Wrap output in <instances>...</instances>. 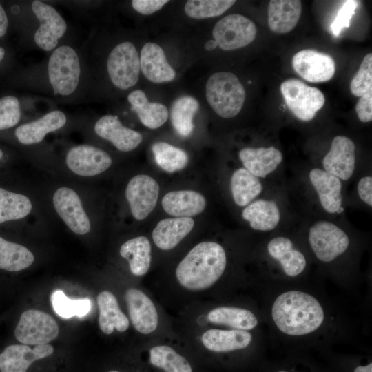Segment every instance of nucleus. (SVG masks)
<instances>
[{
	"instance_id": "obj_53",
	"label": "nucleus",
	"mask_w": 372,
	"mask_h": 372,
	"mask_svg": "<svg viewBox=\"0 0 372 372\" xmlns=\"http://www.w3.org/2000/svg\"><path fill=\"white\" fill-rule=\"evenodd\" d=\"M278 372H287V371H278Z\"/></svg>"
},
{
	"instance_id": "obj_25",
	"label": "nucleus",
	"mask_w": 372,
	"mask_h": 372,
	"mask_svg": "<svg viewBox=\"0 0 372 372\" xmlns=\"http://www.w3.org/2000/svg\"><path fill=\"white\" fill-rule=\"evenodd\" d=\"M194 221L189 217H175L160 220L152 231V238L157 247L170 250L192 230Z\"/></svg>"
},
{
	"instance_id": "obj_48",
	"label": "nucleus",
	"mask_w": 372,
	"mask_h": 372,
	"mask_svg": "<svg viewBox=\"0 0 372 372\" xmlns=\"http://www.w3.org/2000/svg\"><path fill=\"white\" fill-rule=\"evenodd\" d=\"M354 372H372V363L366 366H360L355 368Z\"/></svg>"
},
{
	"instance_id": "obj_9",
	"label": "nucleus",
	"mask_w": 372,
	"mask_h": 372,
	"mask_svg": "<svg viewBox=\"0 0 372 372\" xmlns=\"http://www.w3.org/2000/svg\"><path fill=\"white\" fill-rule=\"evenodd\" d=\"M107 69L112 83L118 88L127 90L136 84L140 74V58L130 41L116 45L110 53Z\"/></svg>"
},
{
	"instance_id": "obj_29",
	"label": "nucleus",
	"mask_w": 372,
	"mask_h": 372,
	"mask_svg": "<svg viewBox=\"0 0 372 372\" xmlns=\"http://www.w3.org/2000/svg\"><path fill=\"white\" fill-rule=\"evenodd\" d=\"M99 309V325L106 335L113 333L114 329L119 332L127 330L130 322L122 312L115 296L109 291H103L97 296Z\"/></svg>"
},
{
	"instance_id": "obj_1",
	"label": "nucleus",
	"mask_w": 372,
	"mask_h": 372,
	"mask_svg": "<svg viewBox=\"0 0 372 372\" xmlns=\"http://www.w3.org/2000/svg\"><path fill=\"white\" fill-rule=\"evenodd\" d=\"M41 191L52 217L77 236L92 233L95 224L87 184L52 176Z\"/></svg>"
},
{
	"instance_id": "obj_2",
	"label": "nucleus",
	"mask_w": 372,
	"mask_h": 372,
	"mask_svg": "<svg viewBox=\"0 0 372 372\" xmlns=\"http://www.w3.org/2000/svg\"><path fill=\"white\" fill-rule=\"evenodd\" d=\"M226 265V254L220 244L202 242L194 246L178 263L176 278L187 290H205L219 280Z\"/></svg>"
},
{
	"instance_id": "obj_16",
	"label": "nucleus",
	"mask_w": 372,
	"mask_h": 372,
	"mask_svg": "<svg viewBox=\"0 0 372 372\" xmlns=\"http://www.w3.org/2000/svg\"><path fill=\"white\" fill-rule=\"evenodd\" d=\"M125 298L131 322L139 333L147 335L154 332L158 324V315L152 300L141 290L129 288Z\"/></svg>"
},
{
	"instance_id": "obj_19",
	"label": "nucleus",
	"mask_w": 372,
	"mask_h": 372,
	"mask_svg": "<svg viewBox=\"0 0 372 372\" xmlns=\"http://www.w3.org/2000/svg\"><path fill=\"white\" fill-rule=\"evenodd\" d=\"M54 352L49 344L33 348L23 344L9 345L0 353V371L26 372L32 362L51 356Z\"/></svg>"
},
{
	"instance_id": "obj_14",
	"label": "nucleus",
	"mask_w": 372,
	"mask_h": 372,
	"mask_svg": "<svg viewBox=\"0 0 372 372\" xmlns=\"http://www.w3.org/2000/svg\"><path fill=\"white\" fill-rule=\"evenodd\" d=\"M32 10L40 23L34 34V41L40 48L50 51L65 33L66 23L54 8L41 1H32Z\"/></svg>"
},
{
	"instance_id": "obj_34",
	"label": "nucleus",
	"mask_w": 372,
	"mask_h": 372,
	"mask_svg": "<svg viewBox=\"0 0 372 372\" xmlns=\"http://www.w3.org/2000/svg\"><path fill=\"white\" fill-rule=\"evenodd\" d=\"M207 320L211 323L229 326L237 330H250L258 319L249 310L233 307H219L209 311Z\"/></svg>"
},
{
	"instance_id": "obj_30",
	"label": "nucleus",
	"mask_w": 372,
	"mask_h": 372,
	"mask_svg": "<svg viewBox=\"0 0 372 372\" xmlns=\"http://www.w3.org/2000/svg\"><path fill=\"white\" fill-rule=\"evenodd\" d=\"M127 100L132 110L136 113L145 127L156 129L167 121L169 116L167 107L160 103L149 102L143 90L132 91L129 94Z\"/></svg>"
},
{
	"instance_id": "obj_35",
	"label": "nucleus",
	"mask_w": 372,
	"mask_h": 372,
	"mask_svg": "<svg viewBox=\"0 0 372 372\" xmlns=\"http://www.w3.org/2000/svg\"><path fill=\"white\" fill-rule=\"evenodd\" d=\"M230 187L235 203L240 207L249 204L262 189L258 178L242 167L233 173Z\"/></svg>"
},
{
	"instance_id": "obj_17",
	"label": "nucleus",
	"mask_w": 372,
	"mask_h": 372,
	"mask_svg": "<svg viewBox=\"0 0 372 372\" xmlns=\"http://www.w3.org/2000/svg\"><path fill=\"white\" fill-rule=\"evenodd\" d=\"M355 145L345 136H335L322 160L324 170L340 180H347L355 169Z\"/></svg>"
},
{
	"instance_id": "obj_47",
	"label": "nucleus",
	"mask_w": 372,
	"mask_h": 372,
	"mask_svg": "<svg viewBox=\"0 0 372 372\" xmlns=\"http://www.w3.org/2000/svg\"><path fill=\"white\" fill-rule=\"evenodd\" d=\"M8 25V21L6 13L0 4V37L6 34Z\"/></svg>"
},
{
	"instance_id": "obj_24",
	"label": "nucleus",
	"mask_w": 372,
	"mask_h": 372,
	"mask_svg": "<svg viewBox=\"0 0 372 372\" xmlns=\"http://www.w3.org/2000/svg\"><path fill=\"white\" fill-rule=\"evenodd\" d=\"M164 211L174 217H189L202 213L206 206L205 197L193 190L172 191L162 198Z\"/></svg>"
},
{
	"instance_id": "obj_7",
	"label": "nucleus",
	"mask_w": 372,
	"mask_h": 372,
	"mask_svg": "<svg viewBox=\"0 0 372 372\" xmlns=\"http://www.w3.org/2000/svg\"><path fill=\"white\" fill-rule=\"evenodd\" d=\"M48 72L55 94L68 96L73 93L78 86L81 74L76 51L68 45L57 48L49 59Z\"/></svg>"
},
{
	"instance_id": "obj_36",
	"label": "nucleus",
	"mask_w": 372,
	"mask_h": 372,
	"mask_svg": "<svg viewBox=\"0 0 372 372\" xmlns=\"http://www.w3.org/2000/svg\"><path fill=\"white\" fill-rule=\"evenodd\" d=\"M198 110V101L190 96H183L176 99L170 110V120L175 131L186 137L193 131V117Z\"/></svg>"
},
{
	"instance_id": "obj_52",
	"label": "nucleus",
	"mask_w": 372,
	"mask_h": 372,
	"mask_svg": "<svg viewBox=\"0 0 372 372\" xmlns=\"http://www.w3.org/2000/svg\"><path fill=\"white\" fill-rule=\"evenodd\" d=\"M107 372H121V371L117 369H110L107 371Z\"/></svg>"
},
{
	"instance_id": "obj_44",
	"label": "nucleus",
	"mask_w": 372,
	"mask_h": 372,
	"mask_svg": "<svg viewBox=\"0 0 372 372\" xmlns=\"http://www.w3.org/2000/svg\"><path fill=\"white\" fill-rule=\"evenodd\" d=\"M355 110L360 121L368 123L372 121V88L360 97Z\"/></svg>"
},
{
	"instance_id": "obj_5",
	"label": "nucleus",
	"mask_w": 372,
	"mask_h": 372,
	"mask_svg": "<svg viewBox=\"0 0 372 372\" xmlns=\"http://www.w3.org/2000/svg\"><path fill=\"white\" fill-rule=\"evenodd\" d=\"M52 216L41 191H12L0 187V225L8 222H29L32 226L50 225Z\"/></svg>"
},
{
	"instance_id": "obj_4",
	"label": "nucleus",
	"mask_w": 372,
	"mask_h": 372,
	"mask_svg": "<svg viewBox=\"0 0 372 372\" xmlns=\"http://www.w3.org/2000/svg\"><path fill=\"white\" fill-rule=\"evenodd\" d=\"M112 163V157L105 150L81 144L71 147L61 161L50 167L48 172L54 177L87 184L109 170Z\"/></svg>"
},
{
	"instance_id": "obj_31",
	"label": "nucleus",
	"mask_w": 372,
	"mask_h": 372,
	"mask_svg": "<svg viewBox=\"0 0 372 372\" xmlns=\"http://www.w3.org/2000/svg\"><path fill=\"white\" fill-rule=\"evenodd\" d=\"M151 250L149 240L145 236H140L124 242L119 248V254L127 261L133 275L142 276L149 269Z\"/></svg>"
},
{
	"instance_id": "obj_22",
	"label": "nucleus",
	"mask_w": 372,
	"mask_h": 372,
	"mask_svg": "<svg viewBox=\"0 0 372 372\" xmlns=\"http://www.w3.org/2000/svg\"><path fill=\"white\" fill-rule=\"evenodd\" d=\"M309 176L323 209L329 214L338 213L342 202L341 180L319 168L311 169Z\"/></svg>"
},
{
	"instance_id": "obj_38",
	"label": "nucleus",
	"mask_w": 372,
	"mask_h": 372,
	"mask_svg": "<svg viewBox=\"0 0 372 372\" xmlns=\"http://www.w3.org/2000/svg\"><path fill=\"white\" fill-rule=\"evenodd\" d=\"M156 164L169 173L183 169L187 165V153L176 146L165 142H157L152 146Z\"/></svg>"
},
{
	"instance_id": "obj_46",
	"label": "nucleus",
	"mask_w": 372,
	"mask_h": 372,
	"mask_svg": "<svg viewBox=\"0 0 372 372\" xmlns=\"http://www.w3.org/2000/svg\"><path fill=\"white\" fill-rule=\"evenodd\" d=\"M358 192L360 199L372 206V177L367 176L362 178L358 183Z\"/></svg>"
},
{
	"instance_id": "obj_39",
	"label": "nucleus",
	"mask_w": 372,
	"mask_h": 372,
	"mask_svg": "<svg viewBox=\"0 0 372 372\" xmlns=\"http://www.w3.org/2000/svg\"><path fill=\"white\" fill-rule=\"evenodd\" d=\"M51 302L55 313L65 319L74 316H85L91 309V302L88 298L72 300L61 290H56L52 293Z\"/></svg>"
},
{
	"instance_id": "obj_50",
	"label": "nucleus",
	"mask_w": 372,
	"mask_h": 372,
	"mask_svg": "<svg viewBox=\"0 0 372 372\" xmlns=\"http://www.w3.org/2000/svg\"><path fill=\"white\" fill-rule=\"evenodd\" d=\"M5 55V50L3 48L0 47V62L3 59Z\"/></svg>"
},
{
	"instance_id": "obj_11",
	"label": "nucleus",
	"mask_w": 372,
	"mask_h": 372,
	"mask_svg": "<svg viewBox=\"0 0 372 372\" xmlns=\"http://www.w3.org/2000/svg\"><path fill=\"white\" fill-rule=\"evenodd\" d=\"M59 332V325L50 314L28 309L21 315L14 335L23 344L35 346L48 344L57 337Z\"/></svg>"
},
{
	"instance_id": "obj_49",
	"label": "nucleus",
	"mask_w": 372,
	"mask_h": 372,
	"mask_svg": "<svg viewBox=\"0 0 372 372\" xmlns=\"http://www.w3.org/2000/svg\"><path fill=\"white\" fill-rule=\"evenodd\" d=\"M218 46L217 43L214 40H209L205 44V48L206 50L211 51L215 49Z\"/></svg>"
},
{
	"instance_id": "obj_13",
	"label": "nucleus",
	"mask_w": 372,
	"mask_h": 372,
	"mask_svg": "<svg viewBox=\"0 0 372 372\" xmlns=\"http://www.w3.org/2000/svg\"><path fill=\"white\" fill-rule=\"evenodd\" d=\"M158 195V183L146 174L132 177L125 189V197L130 213L137 220H144L154 210Z\"/></svg>"
},
{
	"instance_id": "obj_26",
	"label": "nucleus",
	"mask_w": 372,
	"mask_h": 372,
	"mask_svg": "<svg viewBox=\"0 0 372 372\" xmlns=\"http://www.w3.org/2000/svg\"><path fill=\"white\" fill-rule=\"evenodd\" d=\"M302 13L299 0H271L268 6V25L277 34L291 32L298 24Z\"/></svg>"
},
{
	"instance_id": "obj_41",
	"label": "nucleus",
	"mask_w": 372,
	"mask_h": 372,
	"mask_svg": "<svg viewBox=\"0 0 372 372\" xmlns=\"http://www.w3.org/2000/svg\"><path fill=\"white\" fill-rule=\"evenodd\" d=\"M351 92L355 96H362L372 88V54H367L363 59L358 72L352 79Z\"/></svg>"
},
{
	"instance_id": "obj_28",
	"label": "nucleus",
	"mask_w": 372,
	"mask_h": 372,
	"mask_svg": "<svg viewBox=\"0 0 372 372\" xmlns=\"http://www.w3.org/2000/svg\"><path fill=\"white\" fill-rule=\"evenodd\" d=\"M269 255L281 265L286 275L297 276L305 269L307 261L304 256L294 249L291 240L286 237L272 238L267 245Z\"/></svg>"
},
{
	"instance_id": "obj_40",
	"label": "nucleus",
	"mask_w": 372,
	"mask_h": 372,
	"mask_svg": "<svg viewBox=\"0 0 372 372\" xmlns=\"http://www.w3.org/2000/svg\"><path fill=\"white\" fill-rule=\"evenodd\" d=\"M234 0H189L185 6V14L193 19H202L221 15L231 7Z\"/></svg>"
},
{
	"instance_id": "obj_8",
	"label": "nucleus",
	"mask_w": 372,
	"mask_h": 372,
	"mask_svg": "<svg viewBox=\"0 0 372 372\" xmlns=\"http://www.w3.org/2000/svg\"><path fill=\"white\" fill-rule=\"evenodd\" d=\"M280 92L288 108L303 121L312 120L325 103L324 96L319 89L296 79L284 81Z\"/></svg>"
},
{
	"instance_id": "obj_15",
	"label": "nucleus",
	"mask_w": 372,
	"mask_h": 372,
	"mask_svg": "<svg viewBox=\"0 0 372 372\" xmlns=\"http://www.w3.org/2000/svg\"><path fill=\"white\" fill-rule=\"evenodd\" d=\"M291 62L296 72L311 83L328 81L335 74V64L333 58L314 50L298 52L293 56Z\"/></svg>"
},
{
	"instance_id": "obj_42",
	"label": "nucleus",
	"mask_w": 372,
	"mask_h": 372,
	"mask_svg": "<svg viewBox=\"0 0 372 372\" xmlns=\"http://www.w3.org/2000/svg\"><path fill=\"white\" fill-rule=\"evenodd\" d=\"M21 118L20 104L17 98L6 96L0 99V130L18 124Z\"/></svg>"
},
{
	"instance_id": "obj_45",
	"label": "nucleus",
	"mask_w": 372,
	"mask_h": 372,
	"mask_svg": "<svg viewBox=\"0 0 372 372\" xmlns=\"http://www.w3.org/2000/svg\"><path fill=\"white\" fill-rule=\"evenodd\" d=\"M167 2V0H133L132 6L138 12L149 15L159 10Z\"/></svg>"
},
{
	"instance_id": "obj_12",
	"label": "nucleus",
	"mask_w": 372,
	"mask_h": 372,
	"mask_svg": "<svg viewBox=\"0 0 372 372\" xmlns=\"http://www.w3.org/2000/svg\"><path fill=\"white\" fill-rule=\"evenodd\" d=\"M256 32L255 23L239 14L222 18L212 30L214 41L224 50H234L248 45L255 39Z\"/></svg>"
},
{
	"instance_id": "obj_37",
	"label": "nucleus",
	"mask_w": 372,
	"mask_h": 372,
	"mask_svg": "<svg viewBox=\"0 0 372 372\" xmlns=\"http://www.w3.org/2000/svg\"><path fill=\"white\" fill-rule=\"evenodd\" d=\"M151 364L165 372H193L188 360L167 345H158L149 350Z\"/></svg>"
},
{
	"instance_id": "obj_23",
	"label": "nucleus",
	"mask_w": 372,
	"mask_h": 372,
	"mask_svg": "<svg viewBox=\"0 0 372 372\" xmlns=\"http://www.w3.org/2000/svg\"><path fill=\"white\" fill-rule=\"evenodd\" d=\"M239 158L250 173L265 178L277 169L282 161V154L273 146L245 147L239 152Z\"/></svg>"
},
{
	"instance_id": "obj_33",
	"label": "nucleus",
	"mask_w": 372,
	"mask_h": 372,
	"mask_svg": "<svg viewBox=\"0 0 372 372\" xmlns=\"http://www.w3.org/2000/svg\"><path fill=\"white\" fill-rule=\"evenodd\" d=\"M35 255L26 246L8 240L0 236V269L17 272L31 267Z\"/></svg>"
},
{
	"instance_id": "obj_10",
	"label": "nucleus",
	"mask_w": 372,
	"mask_h": 372,
	"mask_svg": "<svg viewBox=\"0 0 372 372\" xmlns=\"http://www.w3.org/2000/svg\"><path fill=\"white\" fill-rule=\"evenodd\" d=\"M309 242L320 260L329 262L343 254L349 247L347 234L333 223L320 220L311 226Z\"/></svg>"
},
{
	"instance_id": "obj_32",
	"label": "nucleus",
	"mask_w": 372,
	"mask_h": 372,
	"mask_svg": "<svg viewBox=\"0 0 372 372\" xmlns=\"http://www.w3.org/2000/svg\"><path fill=\"white\" fill-rule=\"evenodd\" d=\"M242 217L253 229L267 231L277 227L280 213L274 201L260 199L249 204L242 210Z\"/></svg>"
},
{
	"instance_id": "obj_27",
	"label": "nucleus",
	"mask_w": 372,
	"mask_h": 372,
	"mask_svg": "<svg viewBox=\"0 0 372 372\" xmlns=\"http://www.w3.org/2000/svg\"><path fill=\"white\" fill-rule=\"evenodd\" d=\"M200 340L207 349L223 353L247 348L252 335L243 330L209 329L202 333Z\"/></svg>"
},
{
	"instance_id": "obj_3",
	"label": "nucleus",
	"mask_w": 372,
	"mask_h": 372,
	"mask_svg": "<svg viewBox=\"0 0 372 372\" xmlns=\"http://www.w3.org/2000/svg\"><path fill=\"white\" fill-rule=\"evenodd\" d=\"M278 328L289 335H302L316 331L322 324L324 313L320 302L311 295L289 291L280 295L271 309Z\"/></svg>"
},
{
	"instance_id": "obj_43",
	"label": "nucleus",
	"mask_w": 372,
	"mask_h": 372,
	"mask_svg": "<svg viewBox=\"0 0 372 372\" xmlns=\"http://www.w3.org/2000/svg\"><path fill=\"white\" fill-rule=\"evenodd\" d=\"M358 5V1H347L338 12L331 28L335 36H338L344 28L349 26V22Z\"/></svg>"
},
{
	"instance_id": "obj_18",
	"label": "nucleus",
	"mask_w": 372,
	"mask_h": 372,
	"mask_svg": "<svg viewBox=\"0 0 372 372\" xmlns=\"http://www.w3.org/2000/svg\"><path fill=\"white\" fill-rule=\"evenodd\" d=\"M94 131L100 138L110 141L118 151L135 149L143 140L142 135L124 126L116 116L105 115L94 124Z\"/></svg>"
},
{
	"instance_id": "obj_6",
	"label": "nucleus",
	"mask_w": 372,
	"mask_h": 372,
	"mask_svg": "<svg viewBox=\"0 0 372 372\" xmlns=\"http://www.w3.org/2000/svg\"><path fill=\"white\" fill-rule=\"evenodd\" d=\"M205 94L213 110L225 118L236 116L246 97L245 88L238 77L227 72L214 73L208 79Z\"/></svg>"
},
{
	"instance_id": "obj_21",
	"label": "nucleus",
	"mask_w": 372,
	"mask_h": 372,
	"mask_svg": "<svg viewBox=\"0 0 372 372\" xmlns=\"http://www.w3.org/2000/svg\"><path fill=\"white\" fill-rule=\"evenodd\" d=\"M139 58L141 70L149 81L161 83L174 79L176 72L168 63L163 50L156 43H145Z\"/></svg>"
},
{
	"instance_id": "obj_51",
	"label": "nucleus",
	"mask_w": 372,
	"mask_h": 372,
	"mask_svg": "<svg viewBox=\"0 0 372 372\" xmlns=\"http://www.w3.org/2000/svg\"><path fill=\"white\" fill-rule=\"evenodd\" d=\"M3 157V152L0 149V161L2 160Z\"/></svg>"
},
{
	"instance_id": "obj_20",
	"label": "nucleus",
	"mask_w": 372,
	"mask_h": 372,
	"mask_svg": "<svg viewBox=\"0 0 372 372\" xmlns=\"http://www.w3.org/2000/svg\"><path fill=\"white\" fill-rule=\"evenodd\" d=\"M66 123L67 117L63 112L52 111L39 119L19 125L14 136L23 145H37L43 142L48 134L61 130Z\"/></svg>"
}]
</instances>
